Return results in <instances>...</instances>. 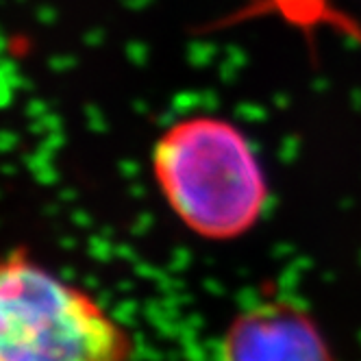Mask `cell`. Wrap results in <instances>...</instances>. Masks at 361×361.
<instances>
[{"label":"cell","instance_id":"cell-2","mask_svg":"<svg viewBox=\"0 0 361 361\" xmlns=\"http://www.w3.org/2000/svg\"><path fill=\"white\" fill-rule=\"evenodd\" d=\"M135 342L92 294L29 248L0 255V361H133Z\"/></svg>","mask_w":361,"mask_h":361},{"label":"cell","instance_id":"cell-1","mask_svg":"<svg viewBox=\"0 0 361 361\" xmlns=\"http://www.w3.org/2000/svg\"><path fill=\"white\" fill-rule=\"evenodd\" d=\"M150 170L167 209L200 240H240L268 211L270 183L259 152L222 115L196 113L163 128Z\"/></svg>","mask_w":361,"mask_h":361},{"label":"cell","instance_id":"cell-3","mask_svg":"<svg viewBox=\"0 0 361 361\" xmlns=\"http://www.w3.org/2000/svg\"><path fill=\"white\" fill-rule=\"evenodd\" d=\"M220 361H338L325 329L290 296H264L229 322Z\"/></svg>","mask_w":361,"mask_h":361}]
</instances>
